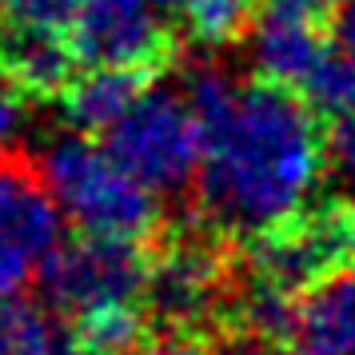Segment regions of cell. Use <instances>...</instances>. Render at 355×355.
Wrapping results in <instances>:
<instances>
[{"label":"cell","mask_w":355,"mask_h":355,"mask_svg":"<svg viewBox=\"0 0 355 355\" xmlns=\"http://www.w3.org/2000/svg\"><path fill=\"white\" fill-rule=\"evenodd\" d=\"M56 204L80 236L144 243L160 236V200L136 176H128L112 152L92 136H60L40 160Z\"/></svg>","instance_id":"7a4b0ae2"},{"label":"cell","mask_w":355,"mask_h":355,"mask_svg":"<svg viewBox=\"0 0 355 355\" xmlns=\"http://www.w3.org/2000/svg\"><path fill=\"white\" fill-rule=\"evenodd\" d=\"M28 108H33V100L24 96L17 84H8L0 76V156L17 152L20 136L28 128Z\"/></svg>","instance_id":"9a60e30c"},{"label":"cell","mask_w":355,"mask_h":355,"mask_svg":"<svg viewBox=\"0 0 355 355\" xmlns=\"http://www.w3.org/2000/svg\"><path fill=\"white\" fill-rule=\"evenodd\" d=\"M300 96L307 100V108L320 116V120H336V116H343L355 104V64L339 52V44L307 76V84L300 88Z\"/></svg>","instance_id":"4fadbf2b"},{"label":"cell","mask_w":355,"mask_h":355,"mask_svg":"<svg viewBox=\"0 0 355 355\" xmlns=\"http://www.w3.org/2000/svg\"><path fill=\"white\" fill-rule=\"evenodd\" d=\"M152 84L156 80H148L140 72L88 68L68 84L56 104H60V116L68 120V128H76L80 136H104L136 108V100L144 96Z\"/></svg>","instance_id":"30bf717a"},{"label":"cell","mask_w":355,"mask_h":355,"mask_svg":"<svg viewBox=\"0 0 355 355\" xmlns=\"http://www.w3.org/2000/svg\"><path fill=\"white\" fill-rule=\"evenodd\" d=\"M327 160L339 176L355 184V104L343 116H336L327 128Z\"/></svg>","instance_id":"2e32d148"},{"label":"cell","mask_w":355,"mask_h":355,"mask_svg":"<svg viewBox=\"0 0 355 355\" xmlns=\"http://www.w3.org/2000/svg\"><path fill=\"white\" fill-rule=\"evenodd\" d=\"M148 259L152 252L144 243L76 236L52 252L36 288L44 295L49 311H56L64 323H80L96 311L144 304Z\"/></svg>","instance_id":"277c9868"},{"label":"cell","mask_w":355,"mask_h":355,"mask_svg":"<svg viewBox=\"0 0 355 355\" xmlns=\"http://www.w3.org/2000/svg\"><path fill=\"white\" fill-rule=\"evenodd\" d=\"M60 204L28 156H0V304L33 288L60 248Z\"/></svg>","instance_id":"52a82bcc"},{"label":"cell","mask_w":355,"mask_h":355,"mask_svg":"<svg viewBox=\"0 0 355 355\" xmlns=\"http://www.w3.org/2000/svg\"><path fill=\"white\" fill-rule=\"evenodd\" d=\"M136 355H211L200 336H160Z\"/></svg>","instance_id":"e0dca14e"},{"label":"cell","mask_w":355,"mask_h":355,"mask_svg":"<svg viewBox=\"0 0 355 355\" xmlns=\"http://www.w3.org/2000/svg\"><path fill=\"white\" fill-rule=\"evenodd\" d=\"M104 148L128 176H136L156 196L184 192L188 180L200 172L204 156L200 124L184 92H152V88L112 132H104Z\"/></svg>","instance_id":"8992f818"},{"label":"cell","mask_w":355,"mask_h":355,"mask_svg":"<svg viewBox=\"0 0 355 355\" xmlns=\"http://www.w3.org/2000/svg\"><path fill=\"white\" fill-rule=\"evenodd\" d=\"M284 355H355V268L327 275L295 300Z\"/></svg>","instance_id":"9c48e42d"},{"label":"cell","mask_w":355,"mask_h":355,"mask_svg":"<svg viewBox=\"0 0 355 355\" xmlns=\"http://www.w3.org/2000/svg\"><path fill=\"white\" fill-rule=\"evenodd\" d=\"M68 36L80 72L112 68L160 80L184 56V28L156 0H88Z\"/></svg>","instance_id":"5b68a950"},{"label":"cell","mask_w":355,"mask_h":355,"mask_svg":"<svg viewBox=\"0 0 355 355\" xmlns=\"http://www.w3.org/2000/svg\"><path fill=\"white\" fill-rule=\"evenodd\" d=\"M88 0H0V24L20 28H49V33H72Z\"/></svg>","instance_id":"5bb4252c"},{"label":"cell","mask_w":355,"mask_h":355,"mask_svg":"<svg viewBox=\"0 0 355 355\" xmlns=\"http://www.w3.org/2000/svg\"><path fill=\"white\" fill-rule=\"evenodd\" d=\"M200 224L220 240H256L307 211L327 164L323 120L300 92L263 76L240 84L220 120L200 128Z\"/></svg>","instance_id":"6da1fadb"},{"label":"cell","mask_w":355,"mask_h":355,"mask_svg":"<svg viewBox=\"0 0 355 355\" xmlns=\"http://www.w3.org/2000/svg\"><path fill=\"white\" fill-rule=\"evenodd\" d=\"M0 355H80L76 336L56 311L28 300L0 304Z\"/></svg>","instance_id":"8fae6325"},{"label":"cell","mask_w":355,"mask_h":355,"mask_svg":"<svg viewBox=\"0 0 355 355\" xmlns=\"http://www.w3.org/2000/svg\"><path fill=\"white\" fill-rule=\"evenodd\" d=\"M331 33H336L339 52H343V56H347V60L355 64V0H343V4H339Z\"/></svg>","instance_id":"ac0fdd59"},{"label":"cell","mask_w":355,"mask_h":355,"mask_svg":"<svg viewBox=\"0 0 355 355\" xmlns=\"http://www.w3.org/2000/svg\"><path fill=\"white\" fill-rule=\"evenodd\" d=\"M216 232H160L152 240L144 311L152 331L200 336L204 323H224L232 307V263Z\"/></svg>","instance_id":"3957f363"},{"label":"cell","mask_w":355,"mask_h":355,"mask_svg":"<svg viewBox=\"0 0 355 355\" xmlns=\"http://www.w3.org/2000/svg\"><path fill=\"white\" fill-rule=\"evenodd\" d=\"M263 0H184L180 4V28L184 40L204 44V49H224L232 40L252 36Z\"/></svg>","instance_id":"7c38bea8"},{"label":"cell","mask_w":355,"mask_h":355,"mask_svg":"<svg viewBox=\"0 0 355 355\" xmlns=\"http://www.w3.org/2000/svg\"><path fill=\"white\" fill-rule=\"evenodd\" d=\"M0 76L33 100H60L80 76V60L68 33L0 24Z\"/></svg>","instance_id":"ba28073f"}]
</instances>
